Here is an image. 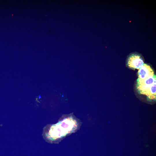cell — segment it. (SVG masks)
<instances>
[{"instance_id": "4", "label": "cell", "mask_w": 156, "mask_h": 156, "mask_svg": "<svg viewBox=\"0 0 156 156\" xmlns=\"http://www.w3.org/2000/svg\"><path fill=\"white\" fill-rule=\"evenodd\" d=\"M138 75V78L144 79L149 77H153L155 75L154 71L151 67L146 64H144L139 69Z\"/></svg>"}, {"instance_id": "1", "label": "cell", "mask_w": 156, "mask_h": 156, "mask_svg": "<svg viewBox=\"0 0 156 156\" xmlns=\"http://www.w3.org/2000/svg\"><path fill=\"white\" fill-rule=\"evenodd\" d=\"M81 125V120L73 113L64 114L55 124L48 125L44 128L42 135L50 143H58L66 136L78 131Z\"/></svg>"}, {"instance_id": "3", "label": "cell", "mask_w": 156, "mask_h": 156, "mask_svg": "<svg viewBox=\"0 0 156 156\" xmlns=\"http://www.w3.org/2000/svg\"><path fill=\"white\" fill-rule=\"evenodd\" d=\"M143 61L140 56L136 54L130 55L127 60V66L130 68L135 70L140 69L144 64Z\"/></svg>"}, {"instance_id": "2", "label": "cell", "mask_w": 156, "mask_h": 156, "mask_svg": "<svg viewBox=\"0 0 156 156\" xmlns=\"http://www.w3.org/2000/svg\"><path fill=\"white\" fill-rule=\"evenodd\" d=\"M156 82V76L147 77L144 79L138 78L137 80L136 88L140 94L145 95L147 96L150 92L151 88L153 83Z\"/></svg>"}]
</instances>
